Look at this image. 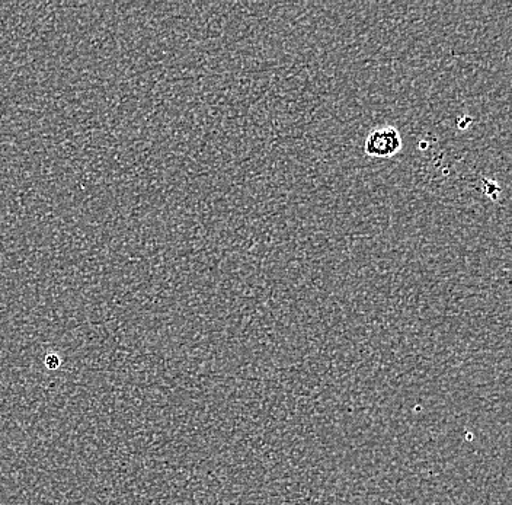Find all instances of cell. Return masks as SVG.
I'll use <instances>...</instances> for the list:
<instances>
[{
    "mask_svg": "<svg viewBox=\"0 0 512 505\" xmlns=\"http://www.w3.org/2000/svg\"><path fill=\"white\" fill-rule=\"evenodd\" d=\"M402 147V136L395 126H380L370 131L364 150L371 158L386 159L398 155Z\"/></svg>",
    "mask_w": 512,
    "mask_h": 505,
    "instance_id": "obj_1",
    "label": "cell"
}]
</instances>
